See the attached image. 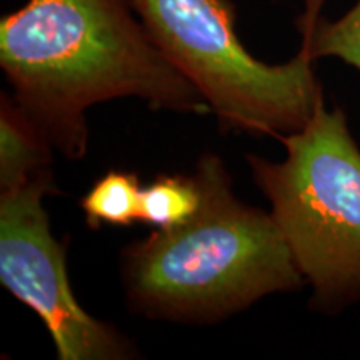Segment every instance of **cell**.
I'll return each instance as SVG.
<instances>
[{
  "label": "cell",
  "mask_w": 360,
  "mask_h": 360,
  "mask_svg": "<svg viewBox=\"0 0 360 360\" xmlns=\"http://www.w3.org/2000/svg\"><path fill=\"white\" fill-rule=\"evenodd\" d=\"M204 191L199 175H159L142 188L141 222L164 231L191 220L200 209Z\"/></svg>",
  "instance_id": "52a82bcc"
},
{
  "label": "cell",
  "mask_w": 360,
  "mask_h": 360,
  "mask_svg": "<svg viewBox=\"0 0 360 360\" xmlns=\"http://www.w3.org/2000/svg\"><path fill=\"white\" fill-rule=\"evenodd\" d=\"M147 32L225 127L281 137L312 119L322 89L309 27L287 64L269 65L238 40L231 0H130Z\"/></svg>",
  "instance_id": "277c9868"
},
{
  "label": "cell",
  "mask_w": 360,
  "mask_h": 360,
  "mask_svg": "<svg viewBox=\"0 0 360 360\" xmlns=\"http://www.w3.org/2000/svg\"><path fill=\"white\" fill-rule=\"evenodd\" d=\"M142 188L135 174L110 170L80 200L87 224L98 229L102 224L125 227L141 222Z\"/></svg>",
  "instance_id": "ba28073f"
},
{
  "label": "cell",
  "mask_w": 360,
  "mask_h": 360,
  "mask_svg": "<svg viewBox=\"0 0 360 360\" xmlns=\"http://www.w3.org/2000/svg\"><path fill=\"white\" fill-rule=\"evenodd\" d=\"M52 191L44 169L0 199V281L29 305L56 342L60 360H112L129 357L114 328L89 315L75 300L65 270V255L52 237L42 207Z\"/></svg>",
  "instance_id": "5b68a950"
},
{
  "label": "cell",
  "mask_w": 360,
  "mask_h": 360,
  "mask_svg": "<svg viewBox=\"0 0 360 360\" xmlns=\"http://www.w3.org/2000/svg\"><path fill=\"white\" fill-rule=\"evenodd\" d=\"M195 174L204 191L197 214L125 250L130 300L155 317L210 321L304 285L274 215L232 195L222 162L202 157Z\"/></svg>",
  "instance_id": "7a4b0ae2"
},
{
  "label": "cell",
  "mask_w": 360,
  "mask_h": 360,
  "mask_svg": "<svg viewBox=\"0 0 360 360\" xmlns=\"http://www.w3.org/2000/svg\"><path fill=\"white\" fill-rule=\"evenodd\" d=\"M51 143L40 135L17 103L2 98L0 114V186L2 191L20 186L49 167Z\"/></svg>",
  "instance_id": "8992f818"
},
{
  "label": "cell",
  "mask_w": 360,
  "mask_h": 360,
  "mask_svg": "<svg viewBox=\"0 0 360 360\" xmlns=\"http://www.w3.org/2000/svg\"><path fill=\"white\" fill-rule=\"evenodd\" d=\"M134 12L130 0H29L0 22L17 107L69 159L87 150L94 103L141 97L155 109L212 112Z\"/></svg>",
  "instance_id": "6da1fadb"
},
{
  "label": "cell",
  "mask_w": 360,
  "mask_h": 360,
  "mask_svg": "<svg viewBox=\"0 0 360 360\" xmlns=\"http://www.w3.org/2000/svg\"><path fill=\"white\" fill-rule=\"evenodd\" d=\"M282 162L247 155L315 304L360 299V148L342 109L317 102L304 129L277 137Z\"/></svg>",
  "instance_id": "3957f363"
},
{
  "label": "cell",
  "mask_w": 360,
  "mask_h": 360,
  "mask_svg": "<svg viewBox=\"0 0 360 360\" xmlns=\"http://www.w3.org/2000/svg\"><path fill=\"white\" fill-rule=\"evenodd\" d=\"M322 4L323 0H305V12L300 17L309 27L314 57H339L360 72V0L334 22L319 17Z\"/></svg>",
  "instance_id": "9c48e42d"
}]
</instances>
